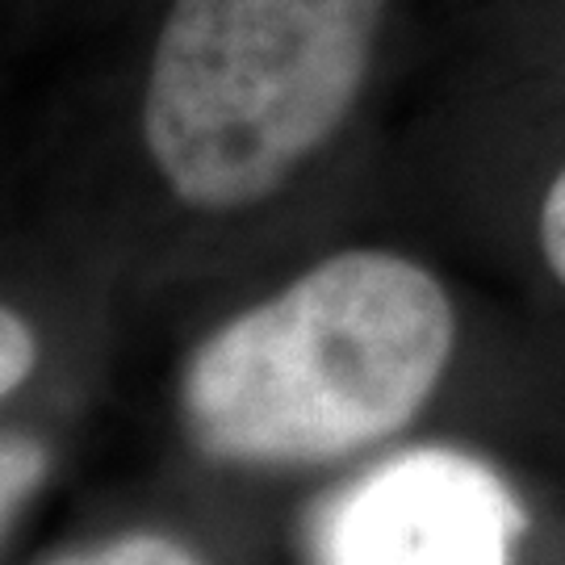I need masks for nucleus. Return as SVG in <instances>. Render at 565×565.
Returning <instances> with one entry per match:
<instances>
[{
    "instance_id": "nucleus-1",
    "label": "nucleus",
    "mask_w": 565,
    "mask_h": 565,
    "mask_svg": "<svg viewBox=\"0 0 565 565\" xmlns=\"http://www.w3.org/2000/svg\"><path fill=\"white\" fill-rule=\"evenodd\" d=\"M452 348L457 310L431 268L385 247H348L189 352L181 427L218 465L340 461L424 411Z\"/></svg>"
},
{
    "instance_id": "nucleus-2",
    "label": "nucleus",
    "mask_w": 565,
    "mask_h": 565,
    "mask_svg": "<svg viewBox=\"0 0 565 565\" xmlns=\"http://www.w3.org/2000/svg\"><path fill=\"white\" fill-rule=\"evenodd\" d=\"M385 0H172L142 88V142L202 214L268 202L352 118Z\"/></svg>"
},
{
    "instance_id": "nucleus-3",
    "label": "nucleus",
    "mask_w": 565,
    "mask_h": 565,
    "mask_svg": "<svg viewBox=\"0 0 565 565\" xmlns=\"http://www.w3.org/2000/svg\"><path fill=\"white\" fill-rule=\"evenodd\" d=\"M524 503L486 461L415 448L340 490L319 520V565H511Z\"/></svg>"
},
{
    "instance_id": "nucleus-4",
    "label": "nucleus",
    "mask_w": 565,
    "mask_h": 565,
    "mask_svg": "<svg viewBox=\"0 0 565 565\" xmlns=\"http://www.w3.org/2000/svg\"><path fill=\"white\" fill-rule=\"evenodd\" d=\"M46 565H202L193 553L177 541H168L160 532H126L114 536L97 548H81V553H63Z\"/></svg>"
},
{
    "instance_id": "nucleus-5",
    "label": "nucleus",
    "mask_w": 565,
    "mask_h": 565,
    "mask_svg": "<svg viewBox=\"0 0 565 565\" xmlns=\"http://www.w3.org/2000/svg\"><path fill=\"white\" fill-rule=\"evenodd\" d=\"M46 448L30 436H4V448H0V515H4V532L13 524L18 507L30 499V490L46 478Z\"/></svg>"
},
{
    "instance_id": "nucleus-6",
    "label": "nucleus",
    "mask_w": 565,
    "mask_h": 565,
    "mask_svg": "<svg viewBox=\"0 0 565 565\" xmlns=\"http://www.w3.org/2000/svg\"><path fill=\"white\" fill-rule=\"evenodd\" d=\"M39 364V335L34 327L21 319L13 306H4L0 315V394H18L21 385L30 382Z\"/></svg>"
},
{
    "instance_id": "nucleus-7",
    "label": "nucleus",
    "mask_w": 565,
    "mask_h": 565,
    "mask_svg": "<svg viewBox=\"0 0 565 565\" xmlns=\"http://www.w3.org/2000/svg\"><path fill=\"white\" fill-rule=\"evenodd\" d=\"M536 231H541V252H545V264L553 268V277L565 285V168L545 189Z\"/></svg>"
}]
</instances>
